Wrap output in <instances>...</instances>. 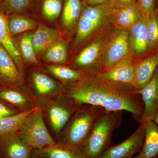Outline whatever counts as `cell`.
I'll return each mask as SVG.
<instances>
[{
    "label": "cell",
    "mask_w": 158,
    "mask_h": 158,
    "mask_svg": "<svg viewBox=\"0 0 158 158\" xmlns=\"http://www.w3.org/2000/svg\"><path fill=\"white\" fill-rule=\"evenodd\" d=\"M69 84L67 96L79 105L98 106L107 111H127L138 121L143 115V101L132 86L106 81L98 76L86 75Z\"/></svg>",
    "instance_id": "cell-1"
},
{
    "label": "cell",
    "mask_w": 158,
    "mask_h": 158,
    "mask_svg": "<svg viewBox=\"0 0 158 158\" xmlns=\"http://www.w3.org/2000/svg\"><path fill=\"white\" fill-rule=\"evenodd\" d=\"M115 8L111 2L90 6L83 2V9L73 41L75 47L96 36L107 33L114 23Z\"/></svg>",
    "instance_id": "cell-2"
},
{
    "label": "cell",
    "mask_w": 158,
    "mask_h": 158,
    "mask_svg": "<svg viewBox=\"0 0 158 158\" xmlns=\"http://www.w3.org/2000/svg\"><path fill=\"white\" fill-rule=\"evenodd\" d=\"M123 111L105 110L94 125L86 141L78 146L85 158H99L110 147L114 130L121 124Z\"/></svg>",
    "instance_id": "cell-3"
},
{
    "label": "cell",
    "mask_w": 158,
    "mask_h": 158,
    "mask_svg": "<svg viewBox=\"0 0 158 158\" xmlns=\"http://www.w3.org/2000/svg\"><path fill=\"white\" fill-rule=\"evenodd\" d=\"M105 110L101 107L90 105L86 108H79L67 123L62 144L77 147L84 143L97 119Z\"/></svg>",
    "instance_id": "cell-4"
},
{
    "label": "cell",
    "mask_w": 158,
    "mask_h": 158,
    "mask_svg": "<svg viewBox=\"0 0 158 158\" xmlns=\"http://www.w3.org/2000/svg\"><path fill=\"white\" fill-rule=\"evenodd\" d=\"M17 132L31 148L40 150L56 144L46 126L42 111L38 108L28 116Z\"/></svg>",
    "instance_id": "cell-5"
},
{
    "label": "cell",
    "mask_w": 158,
    "mask_h": 158,
    "mask_svg": "<svg viewBox=\"0 0 158 158\" xmlns=\"http://www.w3.org/2000/svg\"><path fill=\"white\" fill-rule=\"evenodd\" d=\"M130 56H132L129 42L128 30L115 26L109 33L105 43L101 60L102 73Z\"/></svg>",
    "instance_id": "cell-6"
},
{
    "label": "cell",
    "mask_w": 158,
    "mask_h": 158,
    "mask_svg": "<svg viewBox=\"0 0 158 158\" xmlns=\"http://www.w3.org/2000/svg\"><path fill=\"white\" fill-rule=\"evenodd\" d=\"M104 34L94 37L78 54L73 62L75 69L87 76L102 73V56L108 35Z\"/></svg>",
    "instance_id": "cell-7"
},
{
    "label": "cell",
    "mask_w": 158,
    "mask_h": 158,
    "mask_svg": "<svg viewBox=\"0 0 158 158\" xmlns=\"http://www.w3.org/2000/svg\"><path fill=\"white\" fill-rule=\"evenodd\" d=\"M145 123H141L131 135L123 142L110 148L99 158H131L140 152L145 136Z\"/></svg>",
    "instance_id": "cell-8"
},
{
    "label": "cell",
    "mask_w": 158,
    "mask_h": 158,
    "mask_svg": "<svg viewBox=\"0 0 158 158\" xmlns=\"http://www.w3.org/2000/svg\"><path fill=\"white\" fill-rule=\"evenodd\" d=\"M137 92L141 95L144 106L139 122L141 124L153 121L158 112V67L148 84Z\"/></svg>",
    "instance_id": "cell-9"
},
{
    "label": "cell",
    "mask_w": 158,
    "mask_h": 158,
    "mask_svg": "<svg viewBox=\"0 0 158 158\" xmlns=\"http://www.w3.org/2000/svg\"><path fill=\"white\" fill-rule=\"evenodd\" d=\"M64 103H52L48 108L49 120L52 128L59 132L67 125L72 116L79 108V105L68 97Z\"/></svg>",
    "instance_id": "cell-10"
},
{
    "label": "cell",
    "mask_w": 158,
    "mask_h": 158,
    "mask_svg": "<svg viewBox=\"0 0 158 158\" xmlns=\"http://www.w3.org/2000/svg\"><path fill=\"white\" fill-rule=\"evenodd\" d=\"M133 59L130 56L123 59L98 76L106 81L127 84L135 88V63Z\"/></svg>",
    "instance_id": "cell-11"
},
{
    "label": "cell",
    "mask_w": 158,
    "mask_h": 158,
    "mask_svg": "<svg viewBox=\"0 0 158 158\" xmlns=\"http://www.w3.org/2000/svg\"><path fill=\"white\" fill-rule=\"evenodd\" d=\"M22 83V73L9 52L0 44V85L18 87Z\"/></svg>",
    "instance_id": "cell-12"
},
{
    "label": "cell",
    "mask_w": 158,
    "mask_h": 158,
    "mask_svg": "<svg viewBox=\"0 0 158 158\" xmlns=\"http://www.w3.org/2000/svg\"><path fill=\"white\" fill-rule=\"evenodd\" d=\"M147 17L144 15L128 29L130 49L133 57L149 55L147 45Z\"/></svg>",
    "instance_id": "cell-13"
},
{
    "label": "cell",
    "mask_w": 158,
    "mask_h": 158,
    "mask_svg": "<svg viewBox=\"0 0 158 158\" xmlns=\"http://www.w3.org/2000/svg\"><path fill=\"white\" fill-rule=\"evenodd\" d=\"M31 149L17 132L0 138V153L4 158H29Z\"/></svg>",
    "instance_id": "cell-14"
},
{
    "label": "cell",
    "mask_w": 158,
    "mask_h": 158,
    "mask_svg": "<svg viewBox=\"0 0 158 158\" xmlns=\"http://www.w3.org/2000/svg\"><path fill=\"white\" fill-rule=\"evenodd\" d=\"M158 67V49L135 63V88L140 90L148 84Z\"/></svg>",
    "instance_id": "cell-15"
},
{
    "label": "cell",
    "mask_w": 158,
    "mask_h": 158,
    "mask_svg": "<svg viewBox=\"0 0 158 158\" xmlns=\"http://www.w3.org/2000/svg\"><path fill=\"white\" fill-rule=\"evenodd\" d=\"M7 16L2 4H0V44L9 52L21 72H23L21 56L18 46L8 27Z\"/></svg>",
    "instance_id": "cell-16"
},
{
    "label": "cell",
    "mask_w": 158,
    "mask_h": 158,
    "mask_svg": "<svg viewBox=\"0 0 158 158\" xmlns=\"http://www.w3.org/2000/svg\"><path fill=\"white\" fill-rule=\"evenodd\" d=\"M82 0H64L61 25L69 36L76 32L83 9Z\"/></svg>",
    "instance_id": "cell-17"
},
{
    "label": "cell",
    "mask_w": 158,
    "mask_h": 158,
    "mask_svg": "<svg viewBox=\"0 0 158 158\" xmlns=\"http://www.w3.org/2000/svg\"><path fill=\"white\" fill-rule=\"evenodd\" d=\"M60 37L59 31L46 26L41 25L34 32L32 43L36 56L44 54L45 51Z\"/></svg>",
    "instance_id": "cell-18"
},
{
    "label": "cell",
    "mask_w": 158,
    "mask_h": 158,
    "mask_svg": "<svg viewBox=\"0 0 158 158\" xmlns=\"http://www.w3.org/2000/svg\"><path fill=\"white\" fill-rule=\"evenodd\" d=\"M144 143L137 158H156L158 155V126L150 120L145 123Z\"/></svg>",
    "instance_id": "cell-19"
},
{
    "label": "cell",
    "mask_w": 158,
    "mask_h": 158,
    "mask_svg": "<svg viewBox=\"0 0 158 158\" xmlns=\"http://www.w3.org/2000/svg\"><path fill=\"white\" fill-rule=\"evenodd\" d=\"M144 15L137 2L122 8H115L114 23L117 27L128 29Z\"/></svg>",
    "instance_id": "cell-20"
},
{
    "label": "cell",
    "mask_w": 158,
    "mask_h": 158,
    "mask_svg": "<svg viewBox=\"0 0 158 158\" xmlns=\"http://www.w3.org/2000/svg\"><path fill=\"white\" fill-rule=\"evenodd\" d=\"M31 81L35 91L42 97L50 96L63 90V88L58 82L43 73L33 72Z\"/></svg>",
    "instance_id": "cell-21"
},
{
    "label": "cell",
    "mask_w": 158,
    "mask_h": 158,
    "mask_svg": "<svg viewBox=\"0 0 158 158\" xmlns=\"http://www.w3.org/2000/svg\"><path fill=\"white\" fill-rule=\"evenodd\" d=\"M36 154L42 158H85L77 147L55 144L37 150Z\"/></svg>",
    "instance_id": "cell-22"
},
{
    "label": "cell",
    "mask_w": 158,
    "mask_h": 158,
    "mask_svg": "<svg viewBox=\"0 0 158 158\" xmlns=\"http://www.w3.org/2000/svg\"><path fill=\"white\" fill-rule=\"evenodd\" d=\"M37 108H32L13 116L0 118V138L18 131L28 116Z\"/></svg>",
    "instance_id": "cell-23"
},
{
    "label": "cell",
    "mask_w": 158,
    "mask_h": 158,
    "mask_svg": "<svg viewBox=\"0 0 158 158\" xmlns=\"http://www.w3.org/2000/svg\"><path fill=\"white\" fill-rule=\"evenodd\" d=\"M0 100L14 108H22L27 106L29 99L16 86L0 88Z\"/></svg>",
    "instance_id": "cell-24"
},
{
    "label": "cell",
    "mask_w": 158,
    "mask_h": 158,
    "mask_svg": "<svg viewBox=\"0 0 158 158\" xmlns=\"http://www.w3.org/2000/svg\"><path fill=\"white\" fill-rule=\"evenodd\" d=\"M68 56V45L62 38L53 44L43 54L44 61L55 65L65 63Z\"/></svg>",
    "instance_id": "cell-25"
},
{
    "label": "cell",
    "mask_w": 158,
    "mask_h": 158,
    "mask_svg": "<svg viewBox=\"0 0 158 158\" xmlns=\"http://www.w3.org/2000/svg\"><path fill=\"white\" fill-rule=\"evenodd\" d=\"M7 23L12 36L35 30L37 27L34 20L18 13L8 15Z\"/></svg>",
    "instance_id": "cell-26"
},
{
    "label": "cell",
    "mask_w": 158,
    "mask_h": 158,
    "mask_svg": "<svg viewBox=\"0 0 158 158\" xmlns=\"http://www.w3.org/2000/svg\"><path fill=\"white\" fill-rule=\"evenodd\" d=\"M49 72L61 81L69 84L81 80L86 75L75 69L58 65H50L47 66Z\"/></svg>",
    "instance_id": "cell-27"
},
{
    "label": "cell",
    "mask_w": 158,
    "mask_h": 158,
    "mask_svg": "<svg viewBox=\"0 0 158 158\" xmlns=\"http://www.w3.org/2000/svg\"><path fill=\"white\" fill-rule=\"evenodd\" d=\"M147 45L148 54L158 49V11L155 10L147 17Z\"/></svg>",
    "instance_id": "cell-28"
},
{
    "label": "cell",
    "mask_w": 158,
    "mask_h": 158,
    "mask_svg": "<svg viewBox=\"0 0 158 158\" xmlns=\"http://www.w3.org/2000/svg\"><path fill=\"white\" fill-rule=\"evenodd\" d=\"M33 32L27 33L22 36L19 42L18 48L21 56L28 63L39 65V62L34 52L32 43Z\"/></svg>",
    "instance_id": "cell-29"
},
{
    "label": "cell",
    "mask_w": 158,
    "mask_h": 158,
    "mask_svg": "<svg viewBox=\"0 0 158 158\" xmlns=\"http://www.w3.org/2000/svg\"><path fill=\"white\" fill-rule=\"evenodd\" d=\"M62 0H44L41 6L43 17L49 22L56 21L62 12Z\"/></svg>",
    "instance_id": "cell-30"
},
{
    "label": "cell",
    "mask_w": 158,
    "mask_h": 158,
    "mask_svg": "<svg viewBox=\"0 0 158 158\" xmlns=\"http://www.w3.org/2000/svg\"><path fill=\"white\" fill-rule=\"evenodd\" d=\"M31 2V0H4L2 5L6 14L9 15L25 11Z\"/></svg>",
    "instance_id": "cell-31"
},
{
    "label": "cell",
    "mask_w": 158,
    "mask_h": 158,
    "mask_svg": "<svg viewBox=\"0 0 158 158\" xmlns=\"http://www.w3.org/2000/svg\"><path fill=\"white\" fill-rule=\"evenodd\" d=\"M137 2L147 17L155 10L156 0H137Z\"/></svg>",
    "instance_id": "cell-32"
},
{
    "label": "cell",
    "mask_w": 158,
    "mask_h": 158,
    "mask_svg": "<svg viewBox=\"0 0 158 158\" xmlns=\"http://www.w3.org/2000/svg\"><path fill=\"white\" fill-rule=\"evenodd\" d=\"M18 111L0 100V118L13 116L17 114Z\"/></svg>",
    "instance_id": "cell-33"
},
{
    "label": "cell",
    "mask_w": 158,
    "mask_h": 158,
    "mask_svg": "<svg viewBox=\"0 0 158 158\" xmlns=\"http://www.w3.org/2000/svg\"><path fill=\"white\" fill-rule=\"evenodd\" d=\"M111 3L115 9L122 8L137 2V0H111Z\"/></svg>",
    "instance_id": "cell-34"
},
{
    "label": "cell",
    "mask_w": 158,
    "mask_h": 158,
    "mask_svg": "<svg viewBox=\"0 0 158 158\" xmlns=\"http://www.w3.org/2000/svg\"><path fill=\"white\" fill-rule=\"evenodd\" d=\"M82 1L89 6H95L111 2V0H82Z\"/></svg>",
    "instance_id": "cell-35"
},
{
    "label": "cell",
    "mask_w": 158,
    "mask_h": 158,
    "mask_svg": "<svg viewBox=\"0 0 158 158\" xmlns=\"http://www.w3.org/2000/svg\"><path fill=\"white\" fill-rule=\"evenodd\" d=\"M153 121L155 123H156V124L158 126V112L157 113V114H156L155 117Z\"/></svg>",
    "instance_id": "cell-36"
},
{
    "label": "cell",
    "mask_w": 158,
    "mask_h": 158,
    "mask_svg": "<svg viewBox=\"0 0 158 158\" xmlns=\"http://www.w3.org/2000/svg\"><path fill=\"white\" fill-rule=\"evenodd\" d=\"M155 9L156 10L158 11V0H156Z\"/></svg>",
    "instance_id": "cell-37"
},
{
    "label": "cell",
    "mask_w": 158,
    "mask_h": 158,
    "mask_svg": "<svg viewBox=\"0 0 158 158\" xmlns=\"http://www.w3.org/2000/svg\"><path fill=\"white\" fill-rule=\"evenodd\" d=\"M32 158H42L40 157L39 156L37 155V154H35V155H34V156H33L32 157Z\"/></svg>",
    "instance_id": "cell-38"
},
{
    "label": "cell",
    "mask_w": 158,
    "mask_h": 158,
    "mask_svg": "<svg viewBox=\"0 0 158 158\" xmlns=\"http://www.w3.org/2000/svg\"><path fill=\"white\" fill-rule=\"evenodd\" d=\"M3 156L2 155V154H1V153H0V158H3Z\"/></svg>",
    "instance_id": "cell-39"
},
{
    "label": "cell",
    "mask_w": 158,
    "mask_h": 158,
    "mask_svg": "<svg viewBox=\"0 0 158 158\" xmlns=\"http://www.w3.org/2000/svg\"><path fill=\"white\" fill-rule=\"evenodd\" d=\"M137 158V157H134V158Z\"/></svg>",
    "instance_id": "cell-40"
},
{
    "label": "cell",
    "mask_w": 158,
    "mask_h": 158,
    "mask_svg": "<svg viewBox=\"0 0 158 158\" xmlns=\"http://www.w3.org/2000/svg\"><path fill=\"white\" fill-rule=\"evenodd\" d=\"M156 158H158V157H156Z\"/></svg>",
    "instance_id": "cell-41"
},
{
    "label": "cell",
    "mask_w": 158,
    "mask_h": 158,
    "mask_svg": "<svg viewBox=\"0 0 158 158\" xmlns=\"http://www.w3.org/2000/svg\"><path fill=\"white\" fill-rule=\"evenodd\" d=\"M2 1V0H0V1Z\"/></svg>",
    "instance_id": "cell-42"
}]
</instances>
